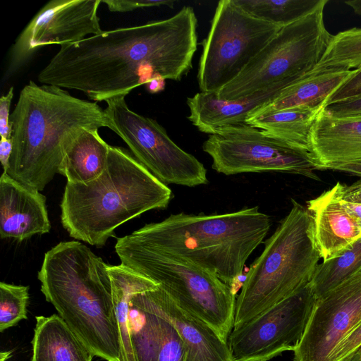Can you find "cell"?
<instances>
[{
    "instance_id": "1",
    "label": "cell",
    "mask_w": 361,
    "mask_h": 361,
    "mask_svg": "<svg viewBox=\"0 0 361 361\" xmlns=\"http://www.w3.org/2000/svg\"><path fill=\"white\" fill-rule=\"evenodd\" d=\"M197 25L193 8L184 6L167 19L63 44L38 80L81 91L95 102L126 97L156 78L180 80L192 68Z\"/></svg>"
},
{
    "instance_id": "2",
    "label": "cell",
    "mask_w": 361,
    "mask_h": 361,
    "mask_svg": "<svg viewBox=\"0 0 361 361\" xmlns=\"http://www.w3.org/2000/svg\"><path fill=\"white\" fill-rule=\"evenodd\" d=\"M13 152L6 173L39 191L58 173L65 151L83 129L106 127L97 102L33 81L20 91L10 116Z\"/></svg>"
},
{
    "instance_id": "3",
    "label": "cell",
    "mask_w": 361,
    "mask_h": 361,
    "mask_svg": "<svg viewBox=\"0 0 361 361\" xmlns=\"http://www.w3.org/2000/svg\"><path fill=\"white\" fill-rule=\"evenodd\" d=\"M109 264L78 240L61 242L44 257L37 277L59 317L106 361H123Z\"/></svg>"
},
{
    "instance_id": "4",
    "label": "cell",
    "mask_w": 361,
    "mask_h": 361,
    "mask_svg": "<svg viewBox=\"0 0 361 361\" xmlns=\"http://www.w3.org/2000/svg\"><path fill=\"white\" fill-rule=\"evenodd\" d=\"M171 190L128 150L109 146L106 166L87 183L66 185L63 227L71 238L101 247L120 225L152 209H164Z\"/></svg>"
},
{
    "instance_id": "5",
    "label": "cell",
    "mask_w": 361,
    "mask_h": 361,
    "mask_svg": "<svg viewBox=\"0 0 361 361\" xmlns=\"http://www.w3.org/2000/svg\"><path fill=\"white\" fill-rule=\"evenodd\" d=\"M271 225L269 216L255 206L220 214H171L127 236L183 258L231 286Z\"/></svg>"
},
{
    "instance_id": "6",
    "label": "cell",
    "mask_w": 361,
    "mask_h": 361,
    "mask_svg": "<svg viewBox=\"0 0 361 361\" xmlns=\"http://www.w3.org/2000/svg\"><path fill=\"white\" fill-rule=\"evenodd\" d=\"M320 259L311 215L292 200L290 212L265 241L246 275L236 298L233 328L307 285Z\"/></svg>"
},
{
    "instance_id": "7",
    "label": "cell",
    "mask_w": 361,
    "mask_h": 361,
    "mask_svg": "<svg viewBox=\"0 0 361 361\" xmlns=\"http://www.w3.org/2000/svg\"><path fill=\"white\" fill-rule=\"evenodd\" d=\"M115 251L121 264L159 284L180 307L211 326L225 341L233 328L236 297L213 273L127 235Z\"/></svg>"
},
{
    "instance_id": "8",
    "label": "cell",
    "mask_w": 361,
    "mask_h": 361,
    "mask_svg": "<svg viewBox=\"0 0 361 361\" xmlns=\"http://www.w3.org/2000/svg\"><path fill=\"white\" fill-rule=\"evenodd\" d=\"M319 3L299 20L282 27L243 71L215 94L224 100L246 97L279 83L292 84L316 67L333 35Z\"/></svg>"
},
{
    "instance_id": "9",
    "label": "cell",
    "mask_w": 361,
    "mask_h": 361,
    "mask_svg": "<svg viewBox=\"0 0 361 361\" xmlns=\"http://www.w3.org/2000/svg\"><path fill=\"white\" fill-rule=\"evenodd\" d=\"M281 27L252 16L233 0L219 1L202 43L201 92H216L234 80Z\"/></svg>"
},
{
    "instance_id": "10",
    "label": "cell",
    "mask_w": 361,
    "mask_h": 361,
    "mask_svg": "<svg viewBox=\"0 0 361 361\" xmlns=\"http://www.w3.org/2000/svg\"><path fill=\"white\" fill-rule=\"evenodd\" d=\"M125 97L106 101V127L127 144L137 160L166 185L207 184L204 165L178 147L155 120L130 109Z\"/></svg>"
},
{
    "instance_id": "11",
    "label": "cell",
    "mask_w": 361,
    "mask_h": 361,
    "mask_svg": "<svg viewBox=\"0 0 361 361\" xmlns=\"http://www.w3.org/2000/svg\"><path fill=\"white\" fill-rule=\"evenodd\" d=\"M202 149L212 169L226 176L276 171L319 180L308 154L246 123L218 129Z\"/></svg>"
},
{
    "instance_id": "12",
    "label": "cell",
    "mask_w": 361,
    "mask_h": 361,
    "mask_svg": "<svg viewBox=\"0 0 361 361\" xmlns=\"http://www.w3.org/2000/svg\"><path fill=\"white\" fill-rule=\"evenodd\" d=\"M316 302L310 283L247 322L228 339L234 361H269L294 350Z\"/></svg>"
},
{
    "instance_id": "13",
    "label": "cell",
    "mask_w": 361,
    "mask_h": 361,
    "mask_svg": "<svg viewBox=\"0 0 361 361\" xmlns=\"http://www.w3.org/2000/svg\"><path fill=\"white\" fill-rule=\"evenodd\" d=\"M101 0H51L32 18L11 47L6 74L18 71L39 48L80 41L103 30Z\"/></svg>"
},
{
    "instance_id": "14",
    "label": "cell",
    "mask_w": 361,
    "mask_h": 361,
    "mask_svg": "<svg viewBox=\"0 0 361 361\" xmlns=\"http://www.w3.org/2000/svg\"><path fill=\"white\" fill-rule=\"evenodd\" d=\"M361 322V269L317 299L294 361H329L342 340Z\"/></svg>"
},
{
    "instance_id": "15",
    "label": "cell",
    "mask_w": 361,
    "mask_h": 361,
    "mask_svg": "<svg viewBox=\"0 0 361 361\" xmlns=\"http://www.w3.org/2000/svg\"><path fill=\"white\" fill-rule=\"evenodd\" d=\"M142 295L149 307L178 334L185 349V361H234L228 342L180 307L159 286Z\"/></svg>"
},
{
    "instance_id": "16",
    "label": "cell",
    "mask_w": 361,
    "mask_h": 361,
    "mask_svg": "<svg viewBox=\"0 0 361 361\" xmlns=\"http://www.w3.org/2000/svg\"><path fill=\"white\" fill-rule=\"evenodd\" d=\"M309 142L316 170L361 164V116H334L323 109L312 125Z\"/></svg>"
},
{
    "instance_id": "17",
    "label": "cell",
    "mask_w": 361,
    "mask_h": 361,
    "mask_svg": "<svg viewBox=\"0 0 361 361\" xmlns=\"http://www.w3.org/2000/svg\"><path fill=\"white\" fill-rule=\"evenodd\" d=\"M46 197L6 173L0 177V237L23 241L49 233Z\"/></svg>"
},
{
    "instance_id": "18",
    "label": "cell",
    "mask_w": 361,
    "mask_h": 361,
    "mask_svg": "<svg viewBox=\"0 0 361 361\" xmlns=\"http://www.w3.org/2000/svg\"><path fill=\"white\" fill-rule=\"evenodd\" d=\"M316 247L325 262L361 240V227L340 204L332 188L307 202Z\"/></svg>"
},
{
    "instance_id": "19",
    "label": "cell",
    "mask_w": 361,
    "mask_h": 361,
    "mask_svg": "<svg viewBox=\"0 0 361 361\" xmlns=\"http://www.w3.org/2000/svg\"><path fill=\"white\" fill-rule=\"evenodd\" d=\"M288 85L279 83L235 100L221 99L215 92H200L187 99L188 118L200 131L213 135L221 128L245 123L249 114L269 103Z\"/></svg>"
},
{
    "instance_id": "20",
    "label": "cell",
    "mask_w": 361,
    "mask_h": 361,
    "mask_svg": "<svg viewBox=\"0 0 361 361\" xmlns=\"http://www.w3.org/2000/svg\"><path fill=\"white\" fill-rule=\"evenodd\" d=\"M35 319L31 361H92V352L59 314Z\"/></svg>"
},
{
    "instance_id": "21",
    "label": "cell",
    "mask_w": 361,
    "mask_h": 361,
    "mask_svg": "<svg viewBox=\"0 0 361 361\" xmlns=\"http://www.w3.org/2000/svg\"><path fill=\"white\" fill-rule=\"evenodd\" d=\"M324 109L297 106L276 111H253L245 123L310 155V134L312 125Z\"/></svg>"
},
{
    "instance_id": "22",
    "label": "cell",
    "mask_w": 361,
    "mask_h": 361,
    "mask_svg": "<svg viewBox=\"0 0 361 361\" xmlns=\"http://www.w3.org/2000/svg\"><path fill=\"white\" fill-rule=\"evenodd\" d=\"M109 146L98 130H82L67 147L58 173L71 183L96 179L106 166Z\"/></svg>"
},
{
    "instance_id": "23",
    "label": "cell",
    "mask_w": 361,
    "mask_h": 361,
    "mask_svg": "<svg viewBox=\"0 0 361 361\" xmlns=\"http://www.w3.org/2000/svg\"><path fill=\"white\" fill-rule=\"evenodd\" d=\"M352 71L310 73L283 88L269 103L254 111H276L291 107H324L329 97L345 82Z\"/></svg>"
},
{
    "instance_id": "24",
    "label": "cell",
    "mask_w": 361,
    "mask_h": 361,
    "mask_svg": "<svg viewBox=\"0 0 361 361\" xmlns=\"http://www.w3.org/2000/svg\"><path fill=\"white\" fill-rule=\"evenodd\" d=\"M114 312L119 328L123 361H135L128 329L129 303L133 295L154 290L159 284L123 265H109Z\"/></svg>"
},
{
    "instance_id": "25",
    "label": "cell",
    "mask_w": 361,
    "mask_h": 361,
    "mask_svg": "<svg viewBox=\"0 0 361 361\" xmlns=\"http://www.w3.org/2000/svg\"><path fill=\"white\" fill-rule=\"evenodd\" d=\"M360 269L361 240L339 256L317 265L310 282L316 300L338 286Z\"/></svg>"
},
{
    "instance_id": "26",
    "label": "cell",
    "mask_w": 361,
    "mask_h": 361,
    "mask_svg": "<svg viewBox=\"0 0 361 361\" xmlns=\"http://www.w3.org/2000/svg\"><path fill=\"white\" fill-rule=\"evenodd\" d=\"M361 68V28L333 35L320 61L310 73L352 71Z\"/></svg>"
},
{
    "instance_id": "27",
    "label": "cell",
    "mask_w": 361,
    "mask_h": 361,
    "mask_svg": "<svg viewBox=\"0 0 361 361\" xmlns=\"http://www.w3.org/2000/svg\"><path fill=\"white\" fill-rule=\"evenodd\" d=\"M245 11L266 22L283 27L302 18L320 0H233Z\"/></svg>"
},
{
    "instance_id": "28",
    "label": "cell",
    "mask_w": 361,
    "mask_h": 361,
    "mask_svg": "<svg viewBox=\"0 0 361 361\" xmlns=\"http://www.w3.org/2000/svg\"><path fill=\"white\" fill-rule=\"evenodd\" d=\"M29 287L0 283V332L27 319Z\"/></svg>"
},
{
    "instance_id": "29",
    "label": "cell",
    "mask_w": 361,
    "mask_h": 361,
    "mask_svg": "<svg viewBox=\"0 0 361 361\" xmlns=\"http://www.w3.org/2000/svg\"><path fill=\"white\" fill-rule=\"evenodd\" d=\"M142 293H141V295L145 302L157 317L158 333L156 361H185V349L178 334L169 322L149 307L142 295Z\"/></svg>"
},
{
    "instance_id": "30",
    "label": "cell",
    "mask_w": 361,
    "mask_h": 361,
    "mask_svg": "<svg viewBox=\"0 0 361 361\" xmlns=\"http://www.w3.org/2000/svg\"><path fill=\"white\" fill-rule=\"evenodd\" d=\"M359 96H361V68L353 70L348 79L329 97L324 107Z\"/></svg>"
},
{
    "instance_id": "31",
    "label": "cell",
    "mask_w": 361,
    "mask_h": 361,
    "mask_svg": "<svg viewBox=\"0 0 361 361\" xmlns=\"http://www.w3.org/2000/svg\"><path fill=\"white\" fill-rule=\"evenodd\" d=\"M105 4L109 10L112 12H128L137 8L166 6L173 8L175 3L171 0H140V1H126V0H101Z\"/></svg>"
},
{
    "instance_id": "32",
    "label": "cell",
    "mask_w": 361,
    "mask_h": 361,
    "mask_svg": "<svg viewBox=\"0 0 361 361\" xmlns=\"http://www.w3.org/2000/svg\"><path fill=\"white\" fill-rule=\"evenodd\" d=\"M361 346V322L342 340L329 361H342Z\"/></svg>"
},
{
    "instance_id": "33",
    "label": "cell",
    "mask_w": 361,
    "mask_h": 361,
    "mask_svg": "<svg viewBox=\"0 0 361 361\" xmlns=\"http://www.w3.org/2000/svg\"><path fill=\"white\" fill-rule=\"evenodd\" d=\"M324 110L334 116H361V96L328 105Z\"/></svg>"
},
{
    "instance_id": "34",
    "label": "cell",
    "mask_w": 361,
    "mask_h": 361,
    "mask_svg": "<svg viewBox=\"0 0 361 361\" xmlns=\"http://www.w3.org/2000/svg\"><path fill=\"white\" fill-rule=\"evenodd\" d=\"M13 97V87H10L5 95L0 98V135L2 139L11 138L9 110Z\"/></svg>"
},
{
    "instance_id": "35",
    "label": "cell",
    "mask_w": 361,
    "mask_h": 361,
    "mask_svg": "<svg viewBox=\"0 0 361 361\" xmlns=\"http://www.w3.org/2000/svg\"><path fill=\"white\" fill-rule=\"evenodd\" d=\"M332 188L338 198L361 204V180L350 185L338 182Z\"/></svg>"
},
{
    "instance_id": "36",
    "label": "cell",
    "mask_w": 361,
    "mask_h": 361,
    "mask_svg": "<svg viewBox=\"0 0 361 361\" xmlns=\"http://www.w3.org/2000/svg\"><path fill=\"white\" fill-rule=\"evenodd\" d=\"M13 152V140L10 139H2L0 141V161L2 165L4 173H6L9 161Z\"/></svg>"
},
{
    "instance_id": "37",
    "label": "cell",
    "mask_w": 361,
    "mask_h": 361,
    "mask_svg": "<svg viewBox=\"0 0 361 361\" xmlns=\"http://www.w3.org/2000/svg\"><path fill=\"white\" fill-rule=\"evenodd\" d=\"M333 189V188H332ZM335 194V192H334ZM338 198L341 206L357 221L361 227V204L348 202Z\"/></svg>"
},
{
    "instance_id": "38",
    "label": "cell",
    "mask_w": 361,
    "mask_h": 361,
    "mask_svg": "<svg viewBox=\"0 0 361 361\" xmlns=\"http://www.w3.org/2000/svg\"><path fill=\"white\" fill-rule=\"evenodd\" d=\"M333 170L339 171L361 177V164L341 165L335 167Z\"/></svg>"
},
{
    "instance_id": "39",
    "label": "cell",
    "mask_w": 361,
    "mask_h": 361,
    "mask_svg": "<svg viewBox=\"0 0 361 361\" xmlns=\"http://www.w3.org/2000/svg\"><path fill=\"white\" fill-rule=\"evenodd\" d=\"M145 85L149 92L156 93L164 90L165 80L162 78H156L151 80Z\"/></svg>"
},
{
    "instance_id": "40",
    "label": "cell",
    "mask_w": 361,
    "mask_h": 361,
    "mask_svg": "<svg viewBox=\"0 0 361 361\" xmlns=\"http://www.w3.org/2000/svg\"><path fill=\"white\" fill-rule=\"evenodd\" d=\"M345 4L350 6L355 13L361 16V0H348Z\"/></svg>"
},
{
    "instance_id": "41",
    "label": "cell",
    "mask_w": 361,
    "mask_h": 361,
    "mask_svg": "<svg viewBox=\"0 0 361 361\" xmlns=\"http://www.w3.org/2000/svg\"><path fill=\"white\" fill-rule=\"evenodd\" d=\"M342 361H361V346Z\"/></svg>"
},
{
    "instance_id": "42",
    "label": "cell",
    "mask_w": 361,
    "mask_h": 361,
    "mask_svg": "<svg viewBox=\"0 0 361 361\" xmlns=\"http://www.w3.org/2000/svg\"><path fill=\"white\" fill-rule=\"evenodd\" d=\"M11 351H1L0 354V361H6L11 355Z\"/></svg>"
}]
</instances>
